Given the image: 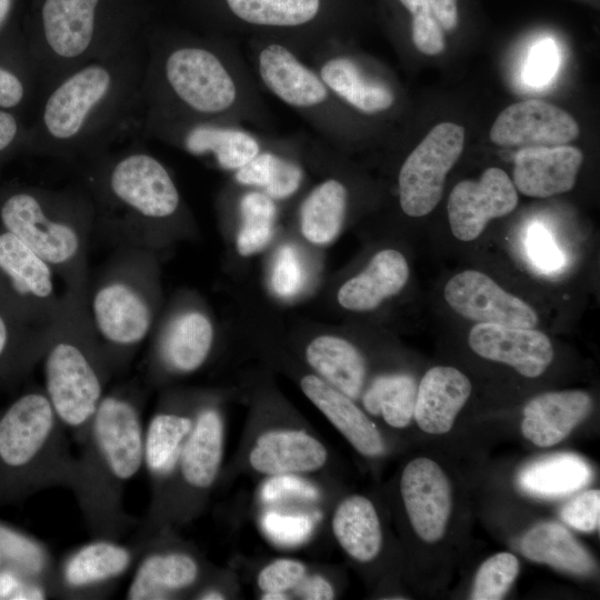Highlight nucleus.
<instances>
[{
	"label": "nucleus",
	"mask_w": 600,
	"mask_h": 600,
	"mask_svg": "<svg viewBox=\"0 0 600 600\" xmlns=\"http://www.w3.org/2000/svg\"><path fill=\"white\" fill-rule=\"evenodd\" d=\"M22 0H0V38L14 31L16 14Z\"/></svg>",
	"instance_id": "56"
},
{
	"label": "nucleus",
	"mask_w": 600,
	"mask_h": 600,
	"mask_svg": "<svg viewBox=\"0 0 600 600\" xmlns=\"http://www.w3.org/2000/svg\"><path fill=\"white\" fill-rule=\"evenodd\" d=\"M53 269L31 248L0 228V308L21 323L47 328L61 303Z\"/></svg>",
	"instance_id": "9"
},
{
	"label": "nucleus",
	"mask_w": 600,
	"mask_h": 600,
	"mask_svg": "<svg viewBox=\"0 0 600 600\" xmlns=\"http://www.w3.org/2000/svg\"><path fill=\"white\" fill-rule=\"evenodd\" d=\"M49 327L27 326L0 308V389L18 384L40 362Z\"/></svg>",
	"instance_id": "30"
},
{
	"label": "nucleus",
	"mask_w": 600,
	"mask_h": 600,
	"mask_svg": "<svg viewBox=\"0 0 600 600\" xmlns=\"http://www.w3.org/2000/svg\"><path fill=\"white\" fill-rule=\"evenodd\" d=\"M0 228L39 254L67 290L87 292L94 209L82 186L54 190L0 183Z\"/></svg>",
	"instance_id": "5"
},
{
	"label": "nucleus",
	"mask_w": 600,
	"mask_h": 600,
	"mask_svg": "<svg viewBox=\"0 0 600 600\" xmlns=\"http://www.w3.org/2000/svg\"><path fill=\"white\" fill-rule=\"evenodd\" d=\"M142 543L94 538L54 566L50 594L62 599H100L136 564Z\"/></svg>",
	"instance_id": "11"
},
{
	"label": "nucleus",
	"mask_w": 600,
	"mask_h": 600,
	"mask_svg": "<svg viewBox=\"0 0 600 600\" xmlns=\"http://www.w3.org/2000/svg\"><path fill=\"white\" fill-rule=\"evenodd\" d=\"M520 547L528 559L572 574L586 576L594 569L590 553L557 522H542L532 527L522 537Z\"/></svg>",
	"instance_id": "31"
},
{
	"label": "nucleus",
	"mask_w": 600,
	"mask_h": 600,
	"mask_svg": "<svg viewBox=\"0 0 600 600\" xmlns=\"http://www.w3.org/2000/svg\"><path fill=\"white\" fill-rule=\"evenodd\" d=\"M48 586L13 567H0V600H39L50 598Z\"/></svg>",
	"instance_id": "46"
},
{
	"label": "nucleus",
	"mask_w": 600,
	"mask_h": 600,
	"mask_svg": "<svg viewBox=\"0 0 600 600\" xmlns=\"http://www.w3.org/2000/svg\"><path fill=\"white\" fill-rule=\"evenodd\" d=\"M143 392L126 381L107 391L87 426L70 489L94 538L120 540L139 520L123 509L143 464Z\"/></svg>",
	"instance_id": "2"
},
{
	"label": "nucleus",
	"mask_w": 600,
	"mask_h": 600,
	"mask_svg": "<svg viewBox=\"0 0 600 600\" xmlns=\"http://www.w3.org/2000/svg\"><path fill=\"white\" fill-rule=\"evenodd\" d=\"M43 388L31 387L0 410V507L52 487L70 489L76 458Z\"/></svg>",
	"instance_id": "8"
},
{
	"label": "nucleus",
	"mask_w": 600,
	"mask_h": 600,
	"mask_svg": "<svg viewBox=\"0 0 600 600\" xmlns=\"http://www.w3.org/2000/svg\"><path fill=\"white\" fill-rule=\"evenodd\" d=\"M0 558L3 564L34 577L50 587L54 563L46 544L1 521Z\"/></svg>",
	"instance_id": "39"
},
{
	"label": "nucleus",
	"mask_w": 600,
	"mask_h": 600,
	"mask_svg": "<svg viewBox=\"0 0 600 600\" xmlns=\"http://www.w3.org/2000/svg\"><path fill=\"white\" fill-rule=\"evenodd\" d=\"M83 164L81 186L93 204L94 232L114 247L157 252L182 204L166 166L138 148L106 151Z\"/></svg>",
	"instance_id": "4"
},
{
	"label": "nucleus",
	"mask_w": 600,
	"mask_h": 600,
	"mask_svg": "<svg viewBox=\"0 0 600 600\" xmlns=\"http://www.w3.org/2000/svg\"><path fill=\"white\" fill-rule=\"evenodd\" d=\"M301 180L302 171L298 164L276 156L272 176L264 190L272 199H286L298 190Z\"/></svg>",
	"instance_id": "52"
},
{
	"label": "nucleus",
	"mask_w": 600,
	"mask_h": 600,
	"mask_svg": "<svg viewBox=\"0 0 600 600\" xmlns=\"http://www.w3.org/2000/svg\"><path fill=\"white\" fill-rule=\"evenodd\" d=\"M262 599H264V600H286V599H289V598L284 593L263 592Z\"/></svg>",
	"instance_id": "57"
},
{
	"label": "nucleus",
	"mask_w": 600,
	"mask_h": 600,
	"mask_svg": "<svg viewBox=\"0 0 600 600\" xmlns=\"http://www.w3.org/2000/svg\"><path fill=\"white\" fill-rule=\"evenodd\" d=\"M43 390L78 443L107 392L113 371L93 330L86 293L64 289L40 360Z\"/></svg>",
	"instance_id": "7"
},
{
	"label": "nucleus",
	"mask_w": 600,
	"mask_h": 600,
	"mask_svg": "<svg viewBox=\"0 0 600 600\" xmlns=\"http://www.w3.org/2000/svg\"><path fill=\"white\" fill-rule=\"evenodd\" d=\"M151 0H31L23 38L39 97L72 70L141 40Z\"/></svg>",
	"instance_id": "3"
},
{
	"label": "nucleus",
	"mask_w": 600,
	"mask_h": 600,
	"mask_svg": "<svg viewBox=\"0 0 600 600\" xmlns=\"http://www.w3.org/2000/svg\"><path fill=\"white\" fill-rule=\"evenodd\" d=\"M262 527L272 541L283 546H296L308 539L312 522L307 516L270 511L263 516Z\"/></svg>",
	"instance_id": "45"
},
{
	"label": "nucleus",
	"mask_w": 600,
	"mask_h": 600,
	"mask_svg": "<svg viewBox=\"0 0 600 600\" xmlns=\"http://www.w3.org/2000/svg\"><path fill=\"white\" fill-rule=\"evenodd\" d=\"M140 543L142 550L136 562L126 599H171L196 584L200 576V566L191 553L159 548L147 541Z\"/></svg>",
	"instance_id": "19"
},
{
	"label": "nucleus",
	"mask_w": 600,
	"mask_h": 600,
	"mask_svg": "<svg viewBox=\"0 0 600 600\" xmlns=\"http://www.w3.org/2000/svg\"><path fill=\"white\" fill-rule=\"evenodd\" d=\"M156 252L138 247H116L93 279L86 304L93 330L113 374L129 369L152 332L159 309Z\"/></svg>",
	"instance_id": "6"
},
{
	"label": "nucleus",
	"mask_w": 600,
	"mask_h": 600,
	"mask_svg": "<svg viewBox=\"0 0 600 600\" xmlns=\"http://www.w3.org/2000/svg\"><path fill=\"white\" fill-rule=\"evenodd\" d=\"M276 154L263 152L257 154L247 164L239 168L236 179L244 186L266 188L271 179Z\"/></svg>",
	"instance_id": "53"
},
{
	"label": "nucleus",
	"mask_w": 600,
	"mask_h": 600,
	"mask_svg": "<svg viewBox=\"0 0 600 600\" xmlns=\"http://www.w3.org/2000/svg\"><path fill=\"white\" fill-rule=\"evenodd\" d=\"M306 358L328 384L351 399L360 396L366 364L363 357L351 342L336 336L317 337L308 344Z\"/></svg>",
	"instance_id": "29"
},
{
	"label": "nucleus",
	"mask_w": 600,
	"mask_h": 600,
	"mask_svg": "<svg viewBox=\"0 0 600 600\" xmlns=\"http://www.w3.org/2000/svg\"><path fill=\"white\" fill-rule=\"evenodd\" d=\"M328 459L323 444L302 430H272L262 433L249 454L251 467L267 474L310 472Z\"/></svg>",
	"instance_id": "26"
},
{
	"label": "nucleus",
	"mask_w": 600,
	"mask_h": 600,
	"mask_svg": "<svg viewBox=\"0 0 600 600\" xmlns=\"http://www.w3.org/2000/svg\"><path fill=\"white\" fill-rule=\"evenodd\" d=\"M411 14V34L416 48L429 56L443 51V29L433 16L427 0H398Z\"/></svg>",
	"instance_id": "42"
},
{
	"label": "nucleus",
	"mask_w": 600,
	"mask_h": 600,
	"mask_svg": "<svg viewBox=\"0 0 600 600\" xmlns=\"http://www.w3.org/2000/svg\"><path fill=\"white\" fill-rule=\"evenodd\" d=\"M306 567L293 559H278L266 566L258 574V586L263 592L284 593L304 578Z\"/></svg>",
	"instance_id": "48"
},
{
	"label": "nucleus",
	"mask_w": 600,
	"mask_h": 600,
	"mask_svg": "<svg viewBox=\"0 0 600 600\" xmlns=\"http://www.w3.org/2000/svg\"><path fill=\"white\" fill-rule=\"evenodd\" d=\"M409 278L403 254L393 249L377 252L367 268L339 289V304L351 311H370L384 299L400 292Z\"/></svg>",
	"instance_id": "27"
},
{
	"label": "nucleus",
	"mask_w": 600,
	"mask_h": 600,
	"mask_svg": "<svg viewBox=\"0 0 600 600\" xmlns=\"http://www.w3.org/2000/svg\"><path fill=\"white\" fill-rule=\"evenodd\" d=\"M471 390L470 380L460 370L447 366L429 369L417 388L413 418L418 427L431 434L449 432Z\"/></svg>",
	"instance_id": "23"
},
{
	"label": "nucleus",
	"mask_w": 600,
	"mask_h": 600,
	"mask_svg": "<svg viewBox=\"0 0 600 600\" xmlns=\"http://www.w3.org/2000/svg\"><path fill=\"white\" fill-rule=\"evenodd\" d=\"M307 398L327 417L360 453L376 457L384 442L376 424L356 406L353 399L328 384L320 377L308 374L300 381Z\"/></svg>",
	"instance_id": "25"
},
{
	"label": "nucleus",
	"mask_w": 600,
	"mask_h": 600,
	"mask_svg": "<svg viewBox=\"0 0 600 600\" xmlns=\"http://www.w3.org/2000/svg\"><path fill=\"white\" fill-rule=\"evenodd\" d=\"M214 339L208 314L193 306H179L164 317L153 336L148 360L149 381L197 371L207 361Z\"/></svg>",
	"instance_id": "12"
},
{
	"label": "nucleus",
	"mask_w": 600,
	"mask_h": 600,
	"mask_svg": "<svg viewBox=\"0 0 600 600\" xmlns=\"http://www.w3.org/2000/svg\"><path fill=\"white\" fill-rule=\"evenodd\" d=\"M468 340L480 357L508 364L528 378L541 376L553 360L551 341L533 328L477 323Z\"/></svg>",
	"instance_id": "18"
},
{
	"label": "nucleus",
	"mask_w": 600,
	"mask_h": 600,
	"mask_svg": "<svg viewBox=\"0 0 600 600\" xmlns=\"http://www.w3.org/2000/svg\"><path fill=\"white\" fill-rule=\"evenodd\" d=\"M348 192L336 179L317 186L302 203L301 232L314 244H327L339 234L347 210Z\"/></svg>",
	"instance_id": "36"
},
{
	"label": "nucleus",
	"mask_w": 600,
	"mask_h": 600,
	"mask_svg": "<svg viewBox=\"0 0 600 600\" xmlns=\"http://www.w3.org/2000/svg\"><path fill=\"white\" fill-rule=\"evenodd\" d=\"M262 499L267 502L284 500L311 501L319 498L317 488L294 473L273 474L262 487Z\"/></svg>",
	"instance_id": "49"
},
{
	"label": "nucleus",
	"mask_w": 600,
	"mask_h": 600,
	"mask_svg": "<svg viewBox=\"0 0 600 600\" xmlns=\"http://www.w3.org/2000/svg\"><path fill=\"white\" fill-rule=\"evenodd\" d=\"M332 531L341 548L357 561H371L380 552V521L366 497L351 496L338 506L332 517Z\"/></svg>",
	"instance_id": "32"
},
{
	"label": "nucleus",
	"mask_w": 600,
	"mask_h": 600,
	"mask_svg": "<svg viewBox=\"0 0 600 600\" xmlns=\"http://www.w3.org/2000/svg\"><path fill=\"white\" fill-rule=\"evenodd\" d=\"M242 218L236 247L241 256H251L262 250L272 239L277 208L267 193L252 191L240 201Z\"/></svg>",
	"instance_id": "40"
},
{
	"label": "nucleus",
	"mask_w": 600,
	"mask_h": 600,
	"mask_svg": "<svg viewBox=\"0 0 600 600\" xmlns=\"http://www.w3.org/2000/svg\"><path fill=\"white\" fill-rule=\"evenodd\" d=\"M306 269L293 246H282L276 253L271 286L276 294L291 298L298 294L306 283Z\"/></svg>",
	"instance_id": "43"
},
{
	"label": "nucleus",
	"mask_w": 600,
	"mask_h": 600,
	"mask_svg": "<svg viewBox=\"0 0 600 600\" xmlns=\"http://www.w3.org/2000/svg\"><path fill=\"white\" fill-rule=\"evenodd\" d=\"M600 491L588 490L571 499L560 512L561 519L570 527L593 532L599 529Z\"/></svg>",
	"instance_id": "47"
},
{
	"label": "nucleus",
	"mask_w": 600,
	"mask_h": 600,
	"mask_svg": "<svg viewBox=\"0 0 600 600\" xmlns=\"http://www.w3.org/2000/svg\"><path fill=\"white\" fill-rule=\"evenodd\" d=\"M28 127L21 113L0 109V164L26 151Z\"/></svg>",
	"instance_id": "51"
},
{
	"label": "nucleus",
	"mask_w": 600,
	"mask_h": 600,
	"mask_svg": "<svg viewBox=\"0 0 600 600\" xmlns=\"http://www.w3.org/2000/svg\"><path fill=\"white\" fill-rule=\"evenodd\" d=\"M583 161L571 146L521 148L514 156L513 184L528 197L548 198L571 190Z\"/></svg>",
	"instance_id": "20"
},
{
	"label": "nucleus",
	"mask_w": 600,
	"mask_h": 600,
	"mask_svg": "<svg viewBox=\"0 0 600 600\" xmlns=\"http://www.w3.org/2000/svg\"><path fill=\"white\" fill-rule=\"evenodd\" d=\"M258 69L264 86L293 108H314L329 97L330 91L320 76L283 44L272 42L263 47L259 53Z\"/></svg>",
	"instance_id": "22"
},
{
	"label": "nucleus",
	"mask_w": 600,
	"mask_h": 600,
	"mask_svg": "<svg viewBox=\"0 0 600 600\" xmlns=\"http://www.w3.org/2000/svg\"><path fill=\"white\" fill-rule=\"evenodd\" d=\"M2 564H3V562H2V560H1V558H0V567H1Z\"/></svg>",
	"instance_id": "58"
},
{
	"label": "nucleus",
	"mask_w": 600,
	"mask_h": 600,
	"mask_svg": "<svg viewBox=\"0 0 600 600\" xmlns=\"http://www.w3.org/2000/svg\"><path fill=\"white\" fill-rule=\"evenodd\" d=\"M319 76L329 91L362 112H380L393 104L394 96L391 89L382 82L367 78L350 58L328 59Z\"/></svg>",
	"instance_id": "33"
},
{
	"label": "nucleus",
	"mask_w": 600,
	"mask_h": 600,
	"mask_svg": "<svg viewBox=\"0 0 600 600\" xmlns=\"http://www.w3.org/2000/svg\"><path fill=\"white\" fill-rule=\"evenodd\" d=\"M297 593L307 600H331L334 591L330 582L321 576L303 578L298 584Z\"/></svg>",
	"instance_id": "54"
},
{
	"label": "nucleus",
	"mask_w": 600,
	"mask_h": 600,
	"mask_svg": "<svg viewBox=\"0 0 600 600\" xmlns=\"http://www.w3.org/2000/svg\"><path fill=\"white\" fill-rule=\"evenodd\" d=\"M417 388L409 374L381 376L366 391L363 406L372 414H382L389 426L404 428L413 418Z\"/></svg>",
	"instance_id": "38"
},
{
	"label": "nucleus",
	"mask_w": 600,
	"mask_h": 600,
	"mask_svg": "<svg viewBox=\"0 0 600 600\" xmlns=\"http://www.w3.org/2000/svg\"><path fill=\"white\" fill-rule=\"evenodd\" d=\"M429 7L444 30H453L458 24V0H427Z\"/></svg>",
	"instance_id": "55"
},
{
	"label": "nucleus",
	"mask_w": 600,
	"mask_h": 600,
	"mask_svg": "<svg viewBox=\"0 0 600 600\" xmlns=\"http://www.w3.org/2000/svg\"><path fill=\"white\" fill-rule=\"evenodd\" d=\"M184 148L194 154L211 152L218 163L229 170H238L260 153L257 139L248 132L198 123L183 138Z\"/></svg>",
	"instance_id": "37"
},
{
	"label": "nucleus",
	"mask_w": 600,
	"mask_h": 600,
	"mask_svg": "<svg viewBox=\"0 0 600 600\" xmlns=\"http://www.w3.org/2000/svg\"><path fill=\"white\" fill-rule=\"evenodd\" d=\"M443 296L453 311L478 323L513 328H533L538 323V316L528 303L477 270L453 276Z\"/></svg>",
	"instance_id": "15"
},
{
	"label": "nucleus",
	"mask_w": 600,
	"mask_h": 600,
	"mask_svg": "<svg viewBox=\"0 0 600 600\" xmlns=\"http://www.w3.org/2000/svg\"><path fill=\"white\" fill-rule=\"evenodd\" d=\"M589 464L573 453H558L528 464L519 474L523 491L543 498H557L572 493L591 479Z\"/></svg>",
	"instance_id": "35"
},
{
	"label": "nucleus",
	"mask_w": 600,
	"mask_h": 600,
	"mask_svg": "<svg viewBox=\"0 0 600 600\" xmlns=\"http://www.w3.org/2000/svg\"><path fill=\"white\" fill-rule=\"evenodd\" d=\"M143 69L144 37L63 76L39 97L26 151L82 162L108 151L139 111Z\"/></svg>",
	"instance_id": "1"
},
{
	"label": "nucleus",
	"mask_w": 600,
	"mask_h": 600,
	"mask_svg": "<svg viewBox=\"0 0 600 600\" xmlns=\"http://www.w3.org/2000/svg\"><path fill=\"white\" fill-rule=\"evenodd\" d=\"M36 98L37 73L23 33L16 29L0 38V109L21 113Z\"/></svg>",
	"instance_id": "34"
},
{
	"label": "nucleus",
	"mask_w": 600,
	"mask_h": 600,
	"mask_svg": "<svg viewBox=\"0 0 600 600\" xmlns=\"http://www.w3.org/2000/svg\"><path fill=\"white\" fill-rule=\"evenodd\" d=\"M591 408L592 400L583 391L542 393L523 409L522 434L538 447L554 446L587 418Z\"/></svg>",
	"instance_id": "24"
},
{
	"label": "nucleus",
	"mask_w": 600,
	"mask_h": 600,
	"mask_svg": "<svg viewBox=\"0 0 600 600\" xmlns=\"http://www.w3.org/2000/svg\"><path fill=\"white\" fill-rule=\"evenodd\" d=\"M209 23L220 21L267 30H298L329 20L332 0H183Z\"/></svg>",
	"instance_id": "13"
},
{
	"label": "nucleus",
	"mask_w": 600,
	"mask_h": 600,
	"mask_svg": "<svg viewBox=\"0 0 600 600\" xmlns=\"http://www.w3.org/2000/svg\"><path fill=\"white\" fill-rule=\"evenodd\" d=\"M527 250L532 262L547 272L558 270L564 257L549 231L541 224H532L527 233Z\"/></svg>",
	"instance_id": "50"
},
{
	"label": "nucleus",
	"mask_w": 600,
	"mask_h": 600,
	"mask_svg": "<svg viewBox=\"0 0 600 600\" xmlns=\"http://www.w3.org/2000/svg\"><path fill=\"white\" fill-rule=\"evenodd\" d=\"M519 572V562L516 556L509 552H499L488 558L478 569L473 581L470 598L472 600H499Z\"/></svg>",
	"instance_id": "41"
},
{
	"label": "nucleus",
	"mask_w": 600,
	"mask_h": 600,
	"mask_svg": "<svg viewBox=\"0 0 600 600\" xmlns=\"http://www.w3.org/2000/svg\"><path fill=\"white\" fill-rule=\"evenodd\" d=\"M579 136V126L563 109L541 100L507 107L497 117L489 137L503 147H556Z\"/></svg>",
	"instance_id": "16"
},
{
	"label": "nucleus",
	"mask_w": 600,
	"mask_h": 600,
	"mask_svg": "<svg viewBox=\"0 0 600 600\" xmlns=\"http://www.w3.org/2000/svg\"><path fill=\"white\" fill-rule=\"evenodd\" d=\"M518 203L517 189L500 168L486 169L479 180H462L452 189L447 204L452 234L472 241L493 218L512 212Z\"/></svg>",
	"instance_id": "14"
},
{
	"label": "nucleus",
	"mask_w": 600,
	"mask_h": 600,
	"mask_svg": "<svg viewBox=\"0 0 600 600\" xmlns=\"http://www.w3.org/2000/svg\"><path fill=\"white\" fill-rule=\"evenodd\" d=\"M559 66L560 51L556 42L550 38L542 39L528 53L522 80L530 88H544L554 79Z\"/></svg>",
	"instance_id": "44"
},
{
	"label": "nucleus",
	"mask_w": 600,
	"mask_h": 600,
	"mask_svg": "<svg viewBox=\"0 0 600 600\" xmlns=\"http://www.w3.org/2000/svg\"><path fill=\"white\" fill-rule=\"evenodd\" d=\"M223 450V423L219 411L203 407L179 454L173 474L184 491H207L214 482ZM170 477V478H171Z\"/></svg>",
	"instance_id": "21"
},
{
	"label": "nucleus",
	"mask_w": 600,
	"mask_h": 600,
	"mask_svg": "<svg viewBox=\"0 0 600 600\" xmlns=\"http://www.w3.org/2000/svg\"><path fill=\"white\" fill-rule=\"evenodd\" d=\"M400 490L409 520L420 539L440 540L451 513L450 482L440 466L428 458H417L404 467Z\"/></svg>",
	"instance_id": "17"
},
{
	"label": "nucleus",
	"mask_w": 600,
	"mask_h": 600,
	"mask_svg": "<svg viewBox=\"0 0 600 600\" xmlns=\"http://www.w3.org/2000/svg\"><path fill=\"white\" fill-rule=\"evenodd\" d=\"M463 143L461 126L441 122L407 157L398 177L400 207L407 216L423 217L440 202L446 177Z\"/></svg>",
	"instance_id": "10"
},
{
	"label": "nucleus",
	"mask_w": 600,
	"mask_h": 600,
	"mask_svg": "<svg viewBox=\"0 0 600 600\" xmlns=\"http://www.w3.org/2000/svg\"><path fill=\"white\" fill-rule=\"evenodd\" d=\"M196 417L173 409H158L143 433V464L158 490L170 479Z\"/></svg>",
	"instance_id": "28"
}]
</instances>
